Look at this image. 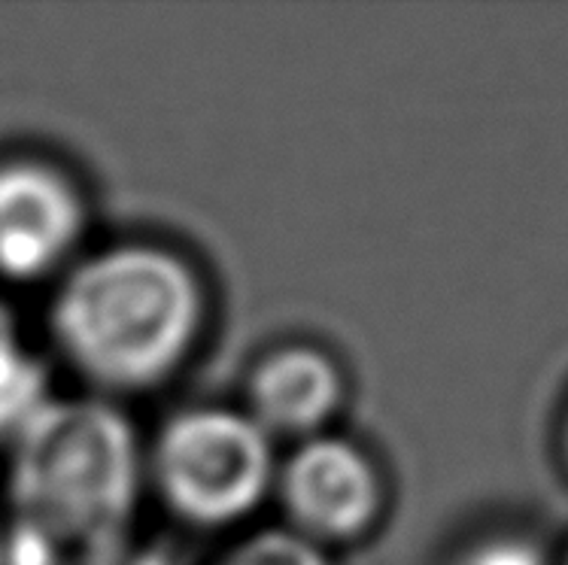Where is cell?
Here are the masks:
<instances>
[{"label":"cell","instance_id":"277c9868","mask_svg":"<svg viewBox=\"0 0 568 565\" xmlns=\"http://www.w3.org/2000/svg\"><path fill=\"white\" fill-rule=\"evenodd\" d=\"M286 529L323 551L347 547L372 535L386 511L381 465L356 441L325 432L292 444L274 481Z\"/></svg>","mask_w":568,"mask_h":565},{"label":"cell","instance_id":"52a82bcc","mask_svg":"<svg viewBox=\"0 0 568 565\" xmlns=\"http://www.w3.org/2000/svg\"><path fill=\"white\" fill-rule=\"evenodd\" d=\"M43 398V374L24 350L10 307L0 301V432H19Z\"/></svg>","mask_w":568,"mask_h":565},{"label":"cell","instance_id":"5b68a950","mask_svg":"<svg viewBox=\"0 0 568 565\" xmlns=\"http://www.w3.org/2000/svg\"><path fill=\"white\" fill-rule=\"evenodd\" d=\"M92 210L77 176L40 155L0 159V280L61 278L82 253Z\"/></svg>","mask_w":568,"mask_h":565},{"label":"cell","instance_id":"7a4b0ae2","mask_svg":"<svg viewBox=\"0 0 568 565\" xmlns=\"http://www.w3.org/2000/svg\"><path fill=\"white\" fill-rule=\"evenodd\" d=\"M143 460L138 432L113 402L47 398L12 435L10 502L19 535L52 563L110 559L134 523Z\"/></svg>","mask_w":568,"mask_h":565},{"label":"cell","instance_id":"6da1fadb","mask_svg":"<svg viewBox=\"0 0 568 565\" xmlns=\"http://www.w3.org/2000/svg\"><path fill=\"white\" fill-rule=\"evenodd\" d=\"M210 292L186 255L122 241L80 255L59 278L49 335L98 398L146 395L186 369L207 335Z\"/></svg>","mask_w":568,"mask_h":565},{"label":"cell","instance_id":"3957f363","mask_svg":"<svg viewBox=\"0 0 568 565\" xmlns=\"http://www.w3.org/2000/svg\"><path fill=\"white\" fill-rule=\"evenodd\" d=\"M277 444L244 407L176 411L152 441L146 474L180 523L232 529L274 496Z\"/></svg>","mask_w":568,"mask_h":565},{"label":"cell","instance_id":"ba28073f","mask_svg":"<svg viewBox=\"0 0 568 565\" xmlns=\"http://www.w3.org/2000/svg\"><path fill=\"white\" fill-rule=\"evenodd\" d=\"M216 565H332L328 551L286 526L262 529L234 542Z\"/></svg>","mask_w":568,"mask_h":565},{"label":"cell","instance_id":"9c48e42d","mask_svg":"<svg viewBox=\"0 0 568 565\" xmlns=\"http://www.w3.org/2000/svg\"><path fill=\"white\" fill-rule=\"evenodd\" d=\"M468 565H541L538 556L529 547L520 544H489L484 551H477Z\"/></svg>","mask_w":568,"mask_h":565},{"label":"cell","instance_id":"30bf717a","mask_svg":"<svg viewBox=\"0 0 568 565\" xmlns=\"http://www.w3.org/2000/svg\"><path fill=\"white\" fill-rule=\"evenodd\" d=\"M562 447H566V460H568V416H566V426H562Z\"/></svg>","mask_w":568,"mask_h":565},{"label":"cell","instance_id":"8992f818","mask_svg":"<svg viewBox=\"0 0 568 565\" xmlns=\"http://www.w3.org/2000/svg\"><path fill=\"white\" fill-rule=\"evenodd\" d=\"M244 402L246 414L274 444H302L332 432L347 402V374L323 346L283 344L255 362Z\"/></svg>","mask_w":568,"mask_h":565}]
</instances>
